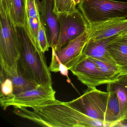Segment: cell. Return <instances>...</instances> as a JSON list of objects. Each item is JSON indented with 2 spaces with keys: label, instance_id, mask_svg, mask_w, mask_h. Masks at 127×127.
Returning <instances> with one entry per match:
<instances>
[{
  "label": "cell",
  "instance_id": "19",
  "mask_svg": "<svg viewBox=\"0 0 127 127\" xmlns=\"http://www.w3.org/2000/svg\"><path fill=\"white\" fill-rule=\"evenodd\" d=\"M26 0H11L10 15L16 27L24 26Z\"/></svg>",
  "mask_w": 127,
  "mask_h": 127
},
{
  "label": "cell",
  "instance_id": "24",
  "mask_svg": "<svg viewBox=\"0 0 127 127\" xmlns=\"http://www.w3.org/2000/svg\"><path fill=\"white\" fill-rule=\"evenodd\" d=\"M3 3L5 8L7 10V11L10 14V5L11 0H0Z\"/></svg>",
  "mask_w": 127,
  "mask_h": 127
},
{
  "label": "cell",
  "instance_id": "27",
  "mask_svg": "<svg viewBox=\"0 0 127 127\" xmlns=\"http://www.w3.org/2000/svg\"><path fill=\"white\" fill-rule=\"evenodd\" d=\"M81 1L82 0H73V2L76 6L78 5Z\"/></svg>",
  "mask_w": 127,
  "mask_h": 127
},
{
  "label": "cell",
  "instance_id": "12",
  "mask_svg": "<svg viewBox=\"0 0 127 127\" xmlns=\"http://www.w3.org/2000/svg\"><path fill=\"white\" fill-rule=\"evenodd\" d=\"M40 7L41 19L48 32L50 47L54 49L58 39L59 27L58 16L53 12V2L42 0Z\"/></svg>",
  "mask_w": 127,
  "mask_h": 127
},
{
  "label": "cell",
  "instance_id": "17",
  "mask_svg": "<svg viewBox=\"0 0 127 127\" xmlns=\"http://www.w3.org/2000/svg\"><path fill=\"white\" fill-rule=\"evenodd\" d=\"M115 63L120 67L127 66V37L124 35L112 43L107 49Z\"/></svg>",
  "mask_w": 127,
  "mask_h": 127
},
{
  "label": "cell",
  "instance_id": "2",
  "mask_svg": "<svg viewBox=\"0 0 127 127\" xmlns=\"http://www.w3.org/2000/svg\"><path fill=\"white\" fill-rule=\"evenodd\" d=\"M16 27L20 53L17 63L18 70L38 85H52V75L44 53L34 45L24 26Z\"/></svg>",
  "mask_w": 127,
  "mask_h": 127
},
{
  "label": "cell",
  "instance_id": "29",
  "mask_svg": "<svg viewBox=\"0 0 127 127\" xmlns=\"http://www.w3.org/2000/svg\"><path fill=\"white\" fill-rule=\"evenodd\" d=\"M126 35V37H127V35Z\"/></svg>",
  "mask_w": 127,
  "mask_h": 127
},
{
  "label": "cell",
  "instance_id": "13",
  "mask_svg": "<svg viewBox=\"0 0 127 127\" xmlns=\"http://www.w3.org/2000/svg\"><path fill=\"white\" fill-rule=\"evenodd\" d=\"M26 20L24 27L34 45L39 49L37 37L41 22L40 3L38 0H26Z\"/></svg>",
  "mask_w": 127,
  "mask_h": 127
},
{
  "label": "cell",
  "instance_id": "23",
  "mask_svg": "<svg viewBox=\"0 0 127 127\" xmlns=\"http://www.w3.org/2000/svg\"><path fill=\"white\" fill-rule=\"evenodd\" d=\"M1 91L0 96H9L14 93V86L13 82L11 79L6 78L0 83Z\"/></svg>",
  "mask_w": 127,
  "mask_h": 127
},
{
  "label": "cell",
  "instance_id": "8",
  "mask_svg": "<svg viewBox=\"0 0 127 127\" xmlns=\"http://www.w3.org/2000/svg\"><path fill=\"white\" fill-rule=\"evenodd\" d=\"M70 70L79 81L88 88L96 87L108 84L97 64L89 57L82 56Z\"/></svg>",
  "mask_w": 127,
  "mask_h": 127
},
{
  "label": "cell",
  "instance_id": "1",
  "mask_svg": "<svg viewBox=\"0 0 127 127\" xmlns=\"http://www.w3.org/2000/svg\"><path fill=\"white\" fill-rule=\"evenodd\" d=\"M15 108L13 113L45 127H104L103 123L79 112L66 102L50 100L31 107Z\"/></svg>",
  "mask_w": 127,
  "mask_h": 127
},
{
  "label": "cell",
  "instance_id": "18",
  "mask_svg": "<svg viewBox=\"0 0 127 127\" xmlns=\"http://www.w3.org/2000/svg\"><path fill=\"white\" fill-rule=\"evenodd\" d=\"M91 58L97 64L108 84L116 81L121 75L120 67L116 64Z\"/></svg>",
  "mask_w": 127,
  "mask_h": 127
},
{
  "label": "cell",
  "instance_id": "6",
  "mask_svg": "<svg viewBox=\"0 0 127 127\" xmlns=\"http://www.w3.org/2000/svg\"><path fill=\"white\" fill-rule=\"evenodd\" d=\"M56 91L52 85H41L37 87L9 96H0V104L3 110L12 106L14 108L30 107L55 99Z\"/></svg>",
  "mask_w": 127,
  "mask_h": 127
},
{
  "label": "cell",
  "instance_id": "10",
  "mask_svg": "<svg viewBox=\"0 0 127 127\" xmlns=\"http://www.w3.org/2000/svg\"><path fill=\"white\" fill-rule=\"evenodd\" d=\"M89 38L88 29L81 36L70 41L64 47L57 50H54L61 62L69 70L81 57L84 47Z\"/></svg>",
  "mask_w": 127,
  "mask_h": 127
},
{
  "label": "cell",
  "instance_id": "5",
  "mask_svg": "<svg viewBox=\"0 0 127 127\" xmlns=\"http://www.w3.org/2000/svg\"><path fill=\"white\" fill-rule=\"evenodd\" d=\"M108 97V91H102L96 87H88L81 96L66 102L74 109L104 124Z\"/></svg>",
  "mask_w": 127,
  "mask_h": 127
},
{
  "label": "cell",
  "instance_id": "9",
  "mask_svg": "<svg viewBox=\"0 0 127 127\" xmlns=\"http://www.w3.org/2000/svg\"><path fill=\"white\" fill-rule=\"evenodd\" d=\"M89 40H97L121 34H127V19L119 18L89 25Z\"/></svg>",
  "mask_w": 127,
  "mask_h": 127
},
{
  "label": "cell",
  "instance_id": "14",
  "mask_svg": "<svg viewBox=\"0 0 127 127\" xmlns=\"http://www.w3.org/2000/svg\"><path fill=\"white\" fill-rule=\"evenodd\" d=\"M7 78L11 79L13 82V94L34 89L39 85L28 79L18 70L17 64L11 67L0 65V82Z\"/></svg>",
  "mask_w": 127,
  "mask_h": 127
},
{
  "label": "cell",
  "instance_id": "16",
  "mask_svg": "<svg viewBox=\"0 0 127 127\" xmlns=\"http://www.w3.org/2000/svg\"><path fill=\"white\" fill-rule=\"evenodd\" d=\"M108 101L105 114L104 127H114L120 122V107L119 99L116 93L110 90Z\"/></svg>",
  "mask_w": 127,
  "mask_h": 127
},
{
  "label": "cell",
  "instance_id": "11",
  "mask_svg": "<svg viewBox=\"0 0 127 127\" xmlns=\"http://www.w3.org/2000/svg\"><path fill=\"white\" fill-rule=\"evenodd\" d=\"M125 35H126L121 34L99 40H89L84 47L82 55L116 64L110 55L108 48L112 43Z\"/></svg>",
  "mask_w": 127,
  "mask_h": 127
},
{
  "label": "cell",
  "instance_id": "15",
  "mask_svg": "<svg viewBox=\"0 0 127 127\" xmlns=\"http://www.w3.org/2000/svg\"><path fill=\"white\" fill-rule=\"evenodd\" d=\"M107 88L118 96L120 107V122L127 119V75H122L116 81L107 84Z\"/></svg>",
  "mask_w": 127,
  "mask_h": 127
},
{
  "label": "cell",
  "instance_id": "30",
  "mask_svg": "<svg viewBox=\"0 0 127 127\" xmlns=\"http://www.w3.org/2000/svg\"></svg>",
  "mask_w": 127,
  "mask_h": 127
},
{
  "label": "cell",
  "instance_id": "28",
  "mask_svg": "<svg viewBox=\"0 0 127 127\" xmlns=\"http://www.w3.org/2000/svg\"><path fill=\"white\" fill-rule=\"evenodd\" d=\"M52 1H54V0H52Z\"/></svg>",
  "mask_w": 127,
  "mask_h": 127
},
{
  "label": "cell",
  "instance_id": "3",
  "mask_svg": "<svg viewBox=\"0 0 127 127\" xmlns=\"http://www.w3.org/2000/svg\"><path fill=\"white\" fill-rule=\"evenodd\" d=\"M0 65L12 67L20 56L17 27L0 0Z\"/></svg>",
  "mask_w": 127,
  "mask_h": 127
},
{
  "label": "cell",
  "instance_id": "21",
  "mask_svg": "<svg viewBox=\"0 0 127 127\" xmlns=\"http://www.w3.org/2000/svg\"><path fill=\"white\" fill-rule=\"evenodd\" d=\"M52 49V61L49 67L50 70L54 72H60L62 75L67 77L68 83H71V81L68 76L69 69L61 62L54 50L53 49Z\"/></svg>",
  "mask_w": 127,
  "mask_h": 127
},
{
  "label": "cell",
  "instance_id": "26",
  "mask_svg": "<svg viewBox=\"0 0 127 127\" xmlns=\"http://www.w3.org/2000/svg\"><path fill=\"white\" fill-rule=\"evenodd\" d=\"M120 67L121 70V75H127V66Z\"/></svg>",
  "mask_w": 127,
  "mask_h": 127
},
{
  "label": "cell",
  "instance_id": "25",
  "mask_svg": "<svg viewBox=\"0 0 127 127\" xmlns=\"http://www.w3.org/2000/svg\"><path fill=\"white\" fill-rule=\"evenodd\" d=\"M114 127H127V119L125 120L118 123Z\"/></svg>",
  "mask_w": 127,
  "mask_h": 127
},
{
  "label": "cell",
  "instance_id": "22",
  "mask_svg": "<svg viewBox=\"0 0 127 127\" xmlns=\"http://www.w3.org/2000/svg\"><path fill=\"white\" fill-rule=\"evenodd\" d=\"M46 27L41 20L38 34L37 42L39 49L44 53L49 51L50 47Z\"/></svg>",
  "mask_w": 127,
  "mask_h": 127
},
{
  "label": "cell",
  "instance_id": "7",
  "mask_svg": "<svg viewBox=\"0 0 127 127\" xmlns=\"http://www.w3.org/2000/svg\"><path fill=\"white\" fill-rule=\"evenodd\" d=\"M59 31L55 50L61 49L87 31L89 25L82 14L77 9L70 13L58 14Z\"/></svg>",
  "mask_w": 127,
  "mask_h": 127
},
{
  "label": "cell",
  "instance_id": "4",
  "mask_svg": "<svg viewBox=\"0 0 127 127\" xmlns=\"http://www.w3.org/2000/svg\"><path fill=\"white\" fill-rule=\"evenodd\" d=\"M80 11L89 25L112 19L127 18V2L113 0H82Z\"/></svg>",
  "mask_w": 127,
  "mask_h": 127
},
{
  "label": "cell",
  "instance_id": "20",
  "mask_svg": "<svg viewBox=\"0 0 127 127\" xmlns=\"http://www.w3.org/2000/svg\"><path fill=\"white\" fill-rule=\"evenodd\" d=\"M73 0H54L53 12L55 14L61 13H70L76 9Z\"/></svg>",
  "mask_w": 127,
  "mask_h": 127
}]
</instances>
